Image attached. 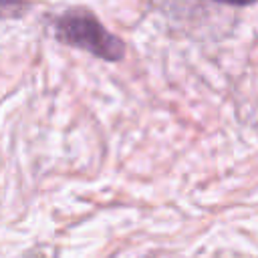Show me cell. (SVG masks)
Listing matches in <instances>:
<instances>
[{"label":"cell","mask_w":258,"mask_h":258,"mask_svg":"<svg viewBox=\"0 0 258 258\" xmlns=\"http://www.w3.org/2000/svg\"><path fill=\"white\" fill-rule=\"evenodd\" d=\"M0 2H2V0H0Z\"/></svg>","instance_id":"3"},{"label":"cell","mask_w":258,"mask_h":258,"mask_svg":"<svg viewBox=\"0 0 258 258\" xmlns=\"http://www.w3.org/2000/svg\"><path fill=\"white\" fill-rule=\"evenodd\" d=\"M216 2H224V4H232V6H248V4H254L256 0H216Z\"/></svg>","instance_id":"2"},{"label":"cell","mask_w":258,"mask_h":258,"mask_svg":"<svg viewBox=\"0 0 258 258\" xmlns=\"http://www.w3.org/2000/svg\"><path fill=\"white\" fill-rule=\"evenodd\" d=\"M54 34L60 42L83 48L97 58L113 62L121 60L125 54L123 40L109 32L87 8H71L62 12L54 22Z\"/></svg>","instance_id":"1"}]
</instances>
